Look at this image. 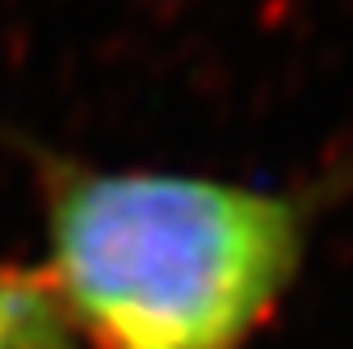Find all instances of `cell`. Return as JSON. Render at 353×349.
Returning <instances> with one entry per match:
<instances>
[{"instance_id": "7a4b0ae2", "label": "cell", "mask_w": 353, "mask_h": 349, "mask_svg": "<svg viewBox=\"0 0 353 349\" xmlns=\"http://www.w3.org/2000/svg\"><path fill=\"white\" fill-rule=\"evenodd\" d=\"M0 349H80L55 290L34 270L0 261Z\"/></svg>"}, {"instance_id": "6da1fadb", "label": "cell", "mask_w": 353, "mask_h": 349, "mask_svg": "<svg viewBox=\"0 0 353 349\" xmlns=\"http://www.w3.org/2000/svg\"><path fill=\"white\" fill-rule=\"evenodd\" d=\"M47 286L88 349H244L290 295L307 210L194 172L51 160Z\"/></svg>"}]
</instances>
